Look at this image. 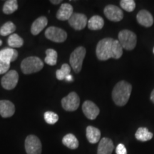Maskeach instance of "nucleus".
Masks as SVG:
<instances>
[{
    "label": "nucleus",
    "mask_w": 154,
    "mask_h": 154,
    "mask_svg": "<svg viewBox=\"0 0 154 154\" xmlns=\"http://www.w3.org/2000/svg\"><path fill=\"white\" fill-rule=\"evenodd\" d=\"M131 91V84L126 81H121L117 83L112 91L113 101L119 106H125L129 100Z\"/></svg>",
    "instance_id": "nucleus-1"
},
{
    "label": "nucleus",
    "mask_w": 154,
    "mask_h": 154,
    "mask_svg": "<svg viewBox=\"0 0 154 154\" xmlns=\"http://www.w3.org/2000/svg\"><path fill=\"white\" fill-rule=\"evenodd\" d=\"M112 38H104L100 40L96 46V57L101 61H106L112 58L111 48L113 42Z\"/></svg>",
    "instance_id": "nucleus-2"
},
{
    "label": "nucleus",
    "mask_w": 154,
    "mask_h": 154,
    "mask_svg": "<svg viewBox=\"0 0 154 154\" xmlns=\"http://www.w3.org/2000/svg\"><path fill=\"white\" fill-rule=\"evenodd\" d=\"M44 62L37 57H29L25 58L21 63V69L24 74H31L42 70Z\"/></svg>",
    "instance_id": "nucleus-3"
},
{
    "label": "nucleus",
    "mask_w": 154,
    "mask_h": 154,
    "mask_svg": "<svg viewBox=\"0 0 154 154\" xmlns=\"http://www.w3.org/2000/svg\"><path fill=\"white\" fill-rule=\"evenodd\" d=\"M118 36L119 42H120L123 49L131 51L136 47L137 36L134 32L128 29H124L119 32Z\"/></svg>",
    "instance_id": "nucleus-4"
},
{
    "label": "nucleus",
    "mask_w": 154,
    "mask_h": 154,
    "mask_svg": "<svg viewBox=\"0 0 154 154\" xmlns=\"http://www.w3.org/2000/svg\"><path fill=\"white\" fill-rule=\"evenodd\" d=\"M86 53V51L85 48L79 47L74 49V51L71 54L69 62L73 70L76 73L80 72L82 70L83 61L85 58Z\"/></svg>",
    "instance_id": "nucleus-5"
},
{
    "label": "nucleus",
    "mask_w": 154,
    "mask_h": 154,
    "mask_svg": "<svg viewBox=\"0 0 154 154\" xmlns=\"http://www.w3.org/2000/svg\"><path fill=\"white\" fill-rule=\"evenodd\" d=\"M45 36L51 42L56 43H62L66 41L67 34L62 29L56 26H50L46 30Z\"/></svg>",
    "instance_id": "nucleus-6"
},
{
    "label": "nucleus",
    "mask_w": 154,
    "mask_h": 154,
    "mask_svg": "<svg viewBox=\"0 0 154 154\" xmlns=\"http://www.w3.org/2000/svg\"><path fill=\"white\" fill-rule=\"evenodd\" d=\"M25 150L27 154H41L42 146L39 138L34 135H29L25 140Z\"/></svg>",
    "instance_id": "nucleus-7"
},
{
    "label": "nucleus",
    "mask_w": 154,
    "mask_h": 154,
    "mask_svg": "<svg viewBox=\"0 0 154 154\" xmlns=\"http://www.w3.org/2000/svg\"><path fill=\"white\" fill-rule=\"evenodd\" d=\"M63 109L67 111H74L80 105V99L76 92H71L61 100Z\"/></svg>",
    "instance_id": "nucleus-8"
},
{
    "label": "nucleus",
    "mask_w": 154,
    "mask_h": 154,
    "mask_svg": "<svg viewBox=\"0 0 154 154\" xmlns=\"http://www.w3.org/2000/svg\"><path fill=\"white\" fill-rule=\"evenodd\" d=\"M19 81V74L15 70H10L5 74L2 79V86L7 90H11L17 85Z\"/></svg>",
    "instance_id": "nucleus-9"
},
{
    "label": "nucleus",
    "mask_w": 154,
    "mask_h": 154,
    "mask_svg": "<svg viewBox=\"0 0 154 154\" xmlns=\"http://www.w3.org/2000/svg\"><path fill=\"white\" fill-rule=\"evenodd\" d=\"M104 14L109 20L120 22L124 18V12L119 7L113 5H107L103 10Z\"/></svg>",
    "instance_id": "nucleus-10"
},
{
    "label": "nucleus",
    "mask_w": 154,
    "mask_h": 154,
    "mask_svg": "<svg viewBox=\"0 0 154 154\" xmlns=\"http://www.w3.org/2000/svg\"><path fill=\"white\" fill-rule=\"evenodd\" d=\"M69 24L76 30H82L86 27L88 24L87 17L85 14L79 13H73L69 19Z\"/></svg>",
    "instance_id": "nucleus-11"
},
{
    "label": "nucleus",
    "mask_w": 154,
    "mask_h": 154,
    "mask_svg": "<svg viewBox=\"0 0 154 154\" xmlns=\"http://www.w3.org/2000/svg\"><path fill=\"white\" fill-rule=\"evenodd\" d=\"M82 110L86 117L90 120L96 119L100 112L99 107L91 101H84L82 106Z\"/></svg>",
    "instance_id": "nucleus-12"
},
{
    "label": "nucleus",
    "mask_w": 154,
    "mask_h": 154,
    "mask_svg": "<svg viewBox=\"0 0 154 154\" xmlns=\"http://www.w3.org/2000/svg\"><path fill=\"white\" fill-rule=\"evenodd\" d=\"M15 112V106L12 102L8 100L0 101V115L3 118H9L12 116Z\"/></svg>",
    "instance_id": "nucleus-13"
},
{
    "label": "nucleus",
    "mask_w": 154,
    "mask_h": 154,
    "mask_svg": "<svg viewBox=\"0 0 154 154\" xmlns=\"http://www.w3.org/2000/svg\"><path fill=\"white\" fill-rule=\"evenodd\" d=\"M136 19L140 25L146 27H150L153 24V16L149 11L145 9H142L138 13Z\"/></svg>",
    "instance_id": "nucleus-14"
},
{
    "label": "nucleus",
    "mask_w": 154,
    "mask_h": 154,
    "mask_svg": "<svg viewBox=\"0 0 154 154\" xmlns=\"http://www.w3.org/2000/svg\"><path fill=\"white\" fill-rule=\"evenodd\" d=\"M73 14V7L70 4L63 3L61 5L60 8L57 13V18L59 20H69Z\"/></svg>",
    "instance_id": "nucleus-15"
},
{
    "label": "nucleus",
    "mask_w": 154,
    "mask_h": 154,
    "mask_svg": "<svg viewBox=\"0 0 154 154\" xmlns=\"http://www.w3.org/2000/svg\"><path fill=\"white\" fill-rule=\"evenodd\" d=\"M114 149L113 141L110 138H103L98 146L97 154H111Z\"/></svg>",
    "instance_id": "nucleus-16"
},
{
    "label": "nucleus",
    "mask_w": 154,
    "mask_h": 154,
    "mask_svg": "<svg viewBox=\"0 0 154 154\" xmlns=\"http://www.w3.org/2000/svg\"><path fill=\"white\" fill-rule=\"evenodd\" d=\"M18 57V52L12 48H5L0 51V59L11 63Z\"/></svg>",
    "instance_id": "nucleus-17"
},
{
    "label": "nucleus",
    "mask_w": 154,
    "mask_h": 154,
    "mask_svg": "<svg viewBox=\"0 0 154 154\" xmlns=\"http://www.w3.org/2000/svg\"><path fill=\"white\" fill-rule=\"evenodd\" d=\"M48 24L47 18L46 17H40L33 22L31 27V32L33 35H37L47 26Z\"/></svg>",
    "instance_id": "nucleus-18"
},
{
    "label": "nucleus",
    "mask_w": 154,
    "mask_h": 154,
    "mask_svg": "<svg viewBox=\"0 0 154 154\" xmlns=\"http://www.w3.org/2000/svg\"><path fill=\"white\" fill-rule=\"evenodd\" d=\"M86 138L91 143H96L101 138V131L96 127L88 126L86 128Z\"/></svg>",
    "instance_id": "nucleus-19"
},
{
    "label": "nucleus",
    "mask_w": 154,
    "mask_h": 154,
    "mask_svg": "<svg viewBox=\"0 0 154 154\" xmlns=\"http://www.w3.org/2000/svg\"><path fill=\"white\" fill-rule=\"evenodd\" d=\"M88 27L89 29L95 31L100 30L103 27L104 21L101 17L99 15H94L88 21Z\"/></svg>",
    "instance_id": "nucleus-20"
},
{
    "label": "nucleus",
    "mask_w": 154,
    "mask_h": 154,
    "mask_svg": "<svg viewBox=\"0 0 154 154\" xmlns=\"http://www.w3.org/2000/svg\"><path fill=\"white\" fill-rule=\"evenodd\" d=\"M153 135L151 132H150L146 128L143 127H140L136 131V134H135V137L140 141H148V140H151L153 138Z\"/></svg>",
    "instance_id": "nucleus-21"
},
{
    "label": "nucleus",
    "mask_w": 154,
    "mask_h": 154,
    "mask_svg": "<svg viewBox=\"0 0 154 154\" xmlns=\"http://www.w3.org/2000/svg\"><path fill=\"white\" fill-rule=\"evenodd\" d=\"M62 143L64 146L70 149H76L79 147V141L74 134H68L62 139Z\"/></svg>",
    "instance_id": "nucleus-22"
},
{
    "label": "nucleus",
    "mask_w": 154,
    "mask_h": 154,
    "mask_svg": "<svg viewBox=\"0 0 154 154\" xmlns=\"http://www.w3.org/2000/svg\"><path fill=\"white\" fill-rule=\"evenodd\" d=\"M24 44V40L17 34H12L8 38V45L10 48H20Z\"/></svg>",
    "instance_id": "nucleus-23"
},
{
    "label": "nucleus",
    "mask_w": 154,
    "mask_h": 154,
    "mask_svg": "<svg viewBox=\"0 0 154 154\" xmlns=\"http://www.w3.org/2000/svg\"><path fill=\"white\" fill-rule=\"evenodd\" d=\"M46 54H47V57L44 59V61H45L46 63H47L48 65H50V66H54V65L57 64L58 57L57 51H55L53 49H48L46 51Z\"/></svg>",
    "instance_id": "nucleus-24"
},
{
    "label": "nucleus",
    "mask_w": 154,
    "mask_h": 154,
    "mask_svg": "<svg viewBox=\"0 0 154 154\" xmlns=\"http://www.w3.org/2000/svg\"><path fill=\"white\" fill-rule=\"evenodd\" d=\"M18 9V2L16 0L6 1L3 6V12L6 14H11Z\"/></svg>",
    "instance_id": "nucleus-25"
},
{
    "label": "nucleus",
    "mask_w": 154,
    "mask_h": 154,
    "mask_svg": "<svg viewBox=\"0 0 154 154\" xmlns=\"http://www.w3.org/2000/svg\"><path fill=\"white\" fill-rule=\"evenodd\" d=\"M111 54H112V58L115 59H120L123 54V47L119 42V40H113L112 44V48H111Z\"/></svg>",
    "instance_id": "nucleus-26"
},
{
    "label": "nucleus",
    "mask_w": 154,
    "mask_h": 154,
    "mask_svg": "<svg viewBox=\"0 0 154 154\" xmlns=\"http://www.w3.org/2000/svg\"><path fill=\"white\" fill-rule=\"evenodd\" d=\"M16 30V26L11 22H7L0 28V35L6 36L11 35Z\"/></svg>",
    "instance_id": "nucleus-27"
},
{
    "label": "nucleus",
    "mask_w": 154,
    "mask_h": 154,
    "mask_svg": "<svg viewBox=\"0 0 154 154\" xmlns=\"http://www.w3.org/2000/svg\"><path fill=\"white\" fill-rule=\"evenodd\" d=\"M71 67L67 63H63L60 69H58L56 72V76L58 80H63L67 76L70 74Z\"/></svg>",
    "instance_id": "nucleus-28"
},
{
    "label": "nucleus",
    "mask_w": 154,
    "mask_h": 154,
    "mask_svg": "<svg viewBox=\"0 0 154 154\" xmlns=\"http://www.w3.org/2000/svg\"><path fill=\"white\" fill-rule=\"evenodd\" d=\"M44 120L48 124H54L59 120V116L53 111H47L44 113Z\"/></svg>",
    "instance_id": "nucleus-29"
},
{
    "label": "nucleus",
    "mask_w": 154,
    "mask_h": 154,
    "mask_svg": "<svg viewBox=\"0 0 154 154\" xmlns=\"http://www.w3.org/2000/svg\"><path fill=\"white\" fill-rule=\"evenodd\" d=\"M120 5L121 8L128 12H131L136 8V3L134 0H121Z\"/></svg>",
    "instance_id": "nucleus-30"
},
{
    "label": "nucleus",
    "mask_w": 154,
    "mask_h": 154,
    "mask_svg": "<svg viewBox=\"0 0 154 154\" xmlns=\"http://www.w3.org/2000/svg\"><path fill=\"white\" fill-rule=\"evenodd\" d=\"M9 67H10V63L0 59V74H3L8 72Z\"/></svg>",
    "instance_id": "nucleus-31"
},
{
    "label": "nucleus",
    "mask_w": 154,
    "mask_h": 154,
    "mask_svg": "<svg viewBox=\"0 0 154 154\" xmlns=\"http://www.w3.org/2000/svg\"><path fill=\"white\" fill-rule=\"evenodd\" d=\"M116 154H127V150L124 144L120 143L117 146L116 149Z\"/></svg>",
    "instance_id": "nucleus-32"
},
{
    "label": "nucleus",
    "mask_w": 154,
    "mask_h": 154,
    "mask_svg": "<svg viewBox=\"0 0 154 154\" xmlns=\"http://www.w3.org/2000/svg\"><path fill=\"white\" fill-rule=\"evenodd\" d=\"M65 80L66 81V82H73V77H72V76L71 74H69V76H67L66 77V79H65Z\"/></svg>",
    "instance_id": "nucleus-33"
},
{
    "label": "nucleus",
    "mask_w": 154,
    "mask_h": 154,
    "mask_svg": "<svg viewBox=\"0 0 154 154\" xmlns=\"http://www.w3.org/2000/svg\"><path fill=\"white\" fill-rule=\"evenodd\" d=\"M61 0H57V1H54V0H51V1H50V2L52 3L53 5H59V3L61 2Z\"/></svg>",
    "instance_id": "nucleus-34"
},
{
    "label": "nucleus",
    "mask_w": 154,
    "mask_h": 154,
    "mask_svg": "<svg viewBox=\"0 0 154 154\" xmlns=\"http://www.w3.org/2000/svg\"><path fill=\"white\" fill-rule=\"evenodd\" d=\"M151 100L153 103H154V89L152 91L151 94Z\"/></svg>",
    "instance_id": "nucleus-35"
},
{
    "label": "nucleus",
    "mask_w": 154,
    "mask_h": 154,
    "mask_svg": "<svg viewBox=\"0 0 154 154\" xmlns=\"http://www.w3.org/2000/svg\"><path fill=\"white\" fill-rule=\"evenodd\" d=\"M2 40L0 39V46H2Z\"/></svg>",
    "instance_id": "nucleus-36"
},
{
    "label": "nucleus",
    "mask_w": 154,
    "mask_h": 154,
    "mask_svg": "<svg viewBox=\"0 0 154 154\" xmlns=\"http://www.w3.org/2000/svg\"><path fill=\"white\" fill-rule=\"evenodd\" d=\"M153 54H154V47H153Z\"/></svg>",
    "instance_id": "nucleus-37"
}]
</instances>
